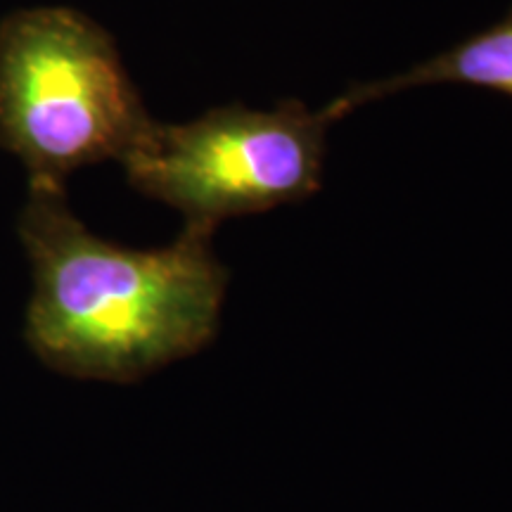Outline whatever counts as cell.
<instances>
[{
	"mask_svg": "<svg viewBox=\"0 0 512 512\" xmlns=\"http://www.w3.org/2000/svg\"><path fill=\"white\" fill-rule=\"evenodd\" d=\"M211 233L185 223L169 247L128 249L83 226L62 185L31 183L19 219L34 266L31 347L62 373L95 380H136L200 351L226 294Z\"/></svg>",
	"mask_w": 512,
	"mask_h": 512,
	"instance_id": "cell-1",
	"label": "cell"
},
{
	"mask_svg": "<svg viewBox=\"0 0 512 512\" xmlns=\"http://www.w3.org/2000/svg\"><path fill=\"white\" fill-rule=\"evenodd\" d=\"M155 121L112 36L72 8L0 22V145L29 183L62 185L88 164L124 162Z\"/></svg>",
	"mask_w": 512,
	"mask_h": 512,
	"instance_id": "cell-2",
	"label": "cell"
},
{
	"mask_svg": "<svg viewBox=\"0 0 512 512\" xmlns=\"http://www.w3.org/2000/svg\"><path fill=\"white\" fill-rule=\"evenodd\" d=\"M330 124L328 112L294 100L275 110L228 105L188 124L155 121L121 164L133 188L192 226L216 228L316 192Z\"/></svg>",
	"mask_w": 512,
	"mask_h": 512,
	"instance_id": "cell-3",
	"label": "cell"
},
{
	"mask_svg": "<svg viewBox=\"0 0 512 512\" xmlns=\"http://www.w3.org/2000/svg\"><path fill=\"white\" fill-rule=\"evenodd\" d=\"M432 83L491 88L512 98V10L491 29L415 64L406 72L349 88L332 105L325 107V112L332 121H337L368 102L411 91V88L432 86Z\"/></svg>",
	"mask_w": 512,
	"mask_h": 512,
	"instance_id": "cell-4",
	"label": "cell"
}]
</instances>
